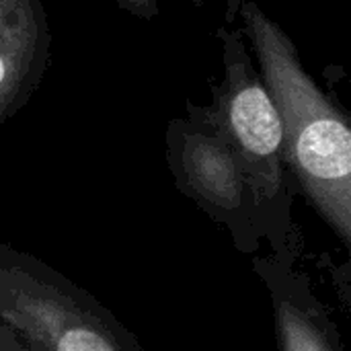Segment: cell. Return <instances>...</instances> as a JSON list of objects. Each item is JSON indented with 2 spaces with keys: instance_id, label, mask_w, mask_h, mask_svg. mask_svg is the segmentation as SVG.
<instances>
[{
  "instance_id": "obj_7",
  "label": "cell",
  "mask_w": 351,
  "mask_h": 351,
  "mask_svg": "<svg viewBox=\"0 0 351 351\" xmlns=\"http://www.w3.org/2000/svg\"><path fill=\"white\" fill-rule=\"evenodd\" d=\"M115 6L140 21L152 23L158 14H160V4L158 0H113ZM195 8H202L206 0H189Z\"/></svg>"
},
{
  "instance_id": "obj_2",
  "label": "cell",
  "mask_w": 351,
  "mask_h": 351,
  "mask_svg": "<svg viewBox=\"0 0 351 351\" xmlns=\"http://www.w3.org/2000/svg\"><path fill=\"white\" fill-rule=\"evenodd\" d=\"M222 78L210 80L212 103L206 107L212 123L237 152L245 181L269 193L278 187L284 162V130L278 107L237 27L220 25Z\"/></svg>"
},
{
  "instance_id": "obj_5",
  "label": "cell",
  "mask_w": 351,
  "mask_h": 351,
  "mask_svg": "<svg viewBox=\"0 0 351 351\" xmlns=\"http://www.w3.org/2000/svg\"><path fill=\"white\" fill-rule=\"evenodd\" d=\"M0 311L47 351H117L99 323L27 278L0 286Z\"/></svg>"
},
{
  "instance_id": "obj_3",
  "label": "cell",
  "mask_w": 351,
  "mask_h": 351,
  "mask_svg": "<svg viewBox=\"0 0 351 351\" xmlns=\"http://www.w3.org/2000/svg\"><path fill=\"white\" fill-rule=\"evenodd\" d=\"M189 115L169 123V158L187 187L216 206L234 208L245 189L241 160L224 134L212 123L206 107L187 103Z\"/></svg>"
},
{
  "instance_id": "obj_1",
  "label": "cell",
  "mask_w": 351,
  "mask_h": 351,
  "mask_svg": "<svg viewBox=\"0 0 351 351\" xmlns=\"http://www.w3.org/2000/svg\"><path fill=\"white\" fill-rule=\"evenodd\" d=\"M241 33L267 86L284 130V162L317 212L346 241L351 239V125L304 68L288 31L255 0L239 8Z\"/></svg>"
},
{
  "instance_id": "obj_6",
  "label": "cell",
  "mask_w": 351,
  "mask_h": 351,
  "mask_svg": "<svg viewBox=\"0 0 351 351\" xmlns=\"http://www.w3.org/2000/svg\"><path fill=\"white\" fill-rule=\"evenodd\" d=\"M278 333L282 351H331L321 331L290 302L278 306Z\"/></svg>"
},
{
  "instance_id": "obj_4",
  "label": "cell",
  "mask_w": 351,
  "mask_h": 351,
  "mask_svg": "<svg viewBox=\"0 0 351 351\" xmlns=\"http://www.w3.org/2000/svg\"><path fill=\"white\" fill-rule=\"evenodd\" d=\"M51 41L43 0H0V125L39 88Z\"/></svg>"
},
{
  "instance_id": "obj_8",
  "label": "cell",
  "mask_w": 351,
  "mask_h": 351,
  "mask_svg": "<svg viewBox=\"0 0 351 351\" xmlns=\"http://www.w3.org/2000/svg\"><path fill=\"white\" fill-rule=\"evenodd\" d=\"M241 2H243V0H226V14H224V25H226V27H230V25L237 23Z\"/></svg>"
}]
</instances>
